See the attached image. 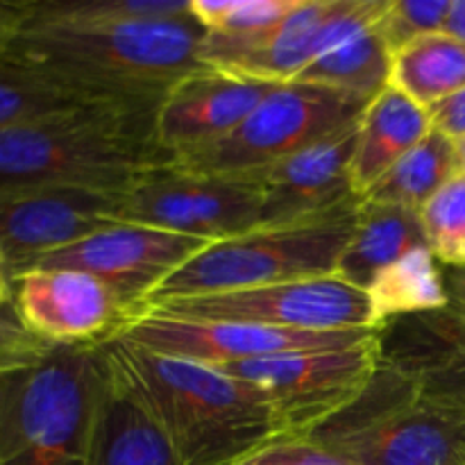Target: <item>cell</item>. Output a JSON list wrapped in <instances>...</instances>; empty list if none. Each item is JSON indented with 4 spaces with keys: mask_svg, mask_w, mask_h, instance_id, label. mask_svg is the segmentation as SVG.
Masks as SVG:
<instances>
[{
    "mask_svg": "<svg viewBox=\"0 0 465 465\" xmlns=\"http://www.w3.org/2000/svg\"><path fill=\"white\" fill-rule=\"evenodd\" d=\"M443 32L465 45V0H452V9H450Z\"/></svg>",
    "mask_w": 465,
    "mask_h": 465,
    "instance_id": "obj_36",
    "label": "cell"
},
{
    "mask_svg": "<svg viewBox=\"0 0 465 465\" xmlns=\"http://www.w3.org/2000/svg\"><path fill=\"white\" fill-rule=\"evenodd\" d=\"M375 325L450 307L445 272L430 248H418L391 263L366 289Z\"/></svg>",
    "mask_w": 465,
    "mask_h": 465,
    "instance_id": "obj_23",
    "label": "cell"
},
{
    "mask_svg": "<svg viewBox=\"0 0 465 465\" xmlns=\"http://www.w3.org/2000/svg\"><path fill=\"white\" fill-rule=\"evenodd\" d=\"M204 32L193 14L104 25L23 18L9 54L84 103L159 107L182 77L207 66L200 59Z\"/></svg>",
    "mask_w": 465,
    "mask_h": 465,
    "instance_id": "obj_2",
    "label": "cell"
},
{
    "mask_svg": "<svg viewBox=\"0 0 465 465\" xmlns=\"http://www.w3.org/2000/svg\"><path fill=\"white\" fill-rule=\"evenodd\" d=\"M381 366L380 330L354 343L216 366L268 395L289 439H309L348 409Z\"/></svg>",
    "mask_w": 465,
    "mask_h": 465,
    "instance_id": "obj_8",
    "label": "cell"
},
{
    "mask_svg": "<svg viewBox=\"0 0 465 465\" xmlns=\"http://www.w3.org/2000/svg\"><path fill=\"white\" fill-rule=\"evenodd\" d=\"M389 86L422 107L465 89V45L445 32H434L393 54Z\"/></svg>",
    "mask_w": 465,
    "mask_h": 465,
    "instance_id": "obj_24",
    "label": "cell"
},
{
    "mask_svg": "<svg viewBox=\"0 0 465 465\" xmlns=\"http://www.w3.org/2000/svg\"><path fill=\"white\" fill-rule=\"evenodd\" d=\"M357 132L359 121L271 166L243 173L262 186L263 204L259 227L309 221L357 200L359 195L354 193L350 177Z\"/></svg>",
    "mask_w": 465,
    "mask_h": 465,
    "instance_id": "obj_16",
    "label": "cell"
},
{
    "mask_svg": "<svg viewBox=\"0 0 465 465\" xmlns=\"http://www.w3.org/2000/svg\"><path fill=\"white\" fill-rule=\"evenodd\" d=\"M381 359L422 398L465 418V313L454 309L395 318L380 327Z\"/></svg>",
    "mask_w": 465,
    "mask_h": 465,
    "instance_id": "obj_17",
    "label": "cell"
},
{
    "mask_svg": "<svg viewBox=\"0 0 465 465\" xmlns=\"http://www.w3.org/2000/svg\"><path fill=\"white\" fill-rule=\"evenodd\" d=\"M463 266H465V259H463Z\"/></svg>",
    "mask_w": 465,
    "mask_h": 465,
    "instance_id": "obj_38",
    "label": "cell"
},
{
    "mask_svg": "<svg viewBox=\"0 0 465 465\" xmlns=\"http://www.w3.org/2000/svg\"><path fill=\"white\" fill-rule=\"evenodd\" d=\"M239 465H350L312 439H280Z\"/></svg>",
    "mask_w": 465,
    "mask_h": 465,
    "instance_id": "obj_30",
    "label": "cell"
},
{
    "mask_svg": "<svg viewBox=\"0 0 465 465\" xmlns=\"http://www.w3.org/2000/svg\"><path fill=\"white\" fill-rule=\"evenodd\" d=\"M191 14V0H30L25 18L77 25L162 21Z\"/></svg>",
    "mask_w": 465,
    "mask_h": 465,
    "instance_id": "obj_27",
    "label": "cell"
},
{
    "mask_svg": "<svg viewBox=\"0 0 465 465\" xmlns=\"http://www.w3.org/2000/svg\"><path fill=\"white\" fill-rule=\"evenodd\" d=\"M457 173V145L445 134L431 130L368 193H363L361 200L395 204V207H407L420 213V209Z\"/></svg>",
    "mask_w": 465,
    "mask_h": 465,
    "instance_id": "obj_25",
    "label": "cell"
},
{
    "mask_svg": "<svg viewBox=\"0 0 465 465\" xmlns=\"http://www.w3.org/2000/svg\"><path fill=\"white\" fill-rule=\"evenodd\" d=\"M123 193L77 186H32L0 193V254L9 272L116 225Z\"/></svg>",
    "mask_w": 465,
    "mask_h": 465,
    "instance_id": "obj_13",
    "label": "cell"
},
{
    "mask_svg": "<svg viewBox=\"0 0 465 465\" xmlns=\"http://www.w3.org/2000/svg\"><path fill=\"white\" fill-rule=\"evenodd\" d=\"M375 23H366L339 36L293 82L327 86L354 98H375L389 86L393 64V54L386 48Z\"/></svg>",
    "mask_w": 465,
    "mask_h": 465,
    "instance_id": "obj_22",
    "label": "cell"
},
{
    "mask_svg": "<svg viewBox=\"0 0 465 465\" xmlns=\"http://www.w3.org/2000/svg\"><path fill=\"white\" fill-rule=\"evenodd\" d=\"M431 130L427 107L393 86L380 91L359 118L357 145L350 163L354 193L359 198L368 193Z\"/></svg>",
    "mask_w": 465,
    "mask_h": 465,
    "instance_id": "obj_18",
    "label": "cell"
},
{
    "mask_svg": "<svg viewBox=\"0 0 465 465\" xmlns=\"http://www.w3.org/2000/svg\"><path fill=\"white\" fill-rule=\"evenodd\" d=\"M157 107L84 103L0 132V193L32 186L125 193L171 163L154 134Z\"/></svg>",
    "mask_w": 465,
    "mask_h": 465,
    "instance_id": "obj_3",
    "label": "cell"
},
{
    "mask_svg": "<svg viewBox=\"0 0 465 465\" xmlns=\"http://www.w3.org/2000/svg\"><path fill=\"white\" fill-rule=\"evenodd\" d=\"M262 204V186L250 175H213L163 163L123 193L118 221L216 243L257 230Z\"/></svg>",
    "mask_w": 465,
    "mask_h": 465,
    "instance_id": "obj_9",
    "label": "cell"
},
{
    "mask_svg": "<svg viewBox=\"0 0 465 465\" xmlns=\"http://www.w3.org/2000/svg\"><path fill=\"white\" fill-rule=\"evenodd\" d=\"M25 18V3L0 0V57L9 53Z\"/></svg>",
    "mask_w": 465,
    "mask_h": 465,
    "instance_id": "obj_33",
    "label": "cell"
},
{
    "mask_svg": "<svg viewBox=\"0 0 465 465\" xmlns=\"http://www.w3.org/2000/svg\"><path fill=\"white\" fill-rule=\"evenodd\" d=\"M457 145V162H459V173H465V136L463 139L454 141Z\"/></svg>",
    "mask_w": 465,
    "mask_h": 465,
    "instance_id": "obj_37",
    "label": "cell"
},
{
    "mask_svg": "<svg viewBox=\"0 0 465 465\" xmlns=\"http://www.w3.org/2000/svg\"><path fill=\"white\" fill-rule=\"evenodd\" d=\"M109 380L104 345H53L0 372V465H86Z\"/></svg>",
    "mask_w": 465,
    "mask_h": 465,
    "instance_id": "obj_4",
    "label": "cell"
},
{
    "mask_svg": "<svg viewBox=\"0 0 465 465\" xmlns=\"http://www.w3.org/2000/svg\"><path fill=\"white\" fill-rule=\"evenodd\" d=\"M84 104L48 75L14 54L0 57V132Z\"/></svg>",
    "mask_w": 465,
    "mask_h": 465,
    "instance_id": "obj_26",
    "label": "cell"
},
{
    "mask_svg": "<svg viewBox=\"0 0 465 465\" xmlns=\"http://www.w3.org/2000/svg\"><path fill=\"white\" fill-rule=\"evenodd\" d=\"M104 350L162 430L177 465H239L289 439L268 395L241 377L125 339H114Z\"/></svg>",
    "mask_w": 465,
    "mask_h": 465,
    "instance_id": "obj_1",
    "label": "cell"
},
{
    "mask_svg": "<svg viewBox=\"0 0 465 465\" xmlns=\"http://www.w3.org/2000/svg\"><path fill=\"white\" fill-rule=\"evenodd\" d=\"M452 0H389L377 18V32L391 54L434 32H443Z\"/></svg>",
    "mask_w": 465,
    "mask_h": 465,
    "instance_id": "obj_29",
    "label": "cell"
},
{
    "mask_svg": "<svg viewBox=\"0 0 465 465\" xmlns=\"http://www.w3.org/2000/svg\"><path fill=\"white\" fill-rule=\"evenodd\" d=\"M7 313H16L14 312V277L0 254V316H7Z\"/></svg>",
    "mask_w": 465,
    "mask_h": 465,
    "instance_id": "obj_35",
    "label": "cell"
},
{
    "mask_svg": "<svg viewBox=\"0 0 465 465\" xmlns=\"http://www.w3.org/2000/svg\"><path fill=\"white\" fill-rule=\"evenodd\" d=\"M368 103L304 82L275 84L232 134L171 163L213 175L259 171L354 125Z\"/></svg>",
    "mask_w": 465,
    "mask_h": 465,
    "instance_id": "obj_7",
    "label": "cell"
},
{
    "mask_svg": "<svg viewBox=\"0 0 465 465\" xmlns=\"http://www.w3.org/2000/svg\"><path fill=\"white\" fill-rule=\"evenodd\" d=\"M21 325L50 345H107L139 316L95 275L73 268H30L14 277Z\"/></svg>",
    "mask_w": 465,
    "mask_h": 465,
    "instance_id": "obj_11",
    "label": "cell"
},
{
    "mask_svg": "<svg viewBox=\"0 0 465 465\" xmlns=\"http://www.w3.org/2000/svg\"><path fill=\"white\" fill-rule=\"evenodd\" d=\"M375 330L298 331L236 321H200L143 309L118 339L159 354L203 361L209 366L250 361L298 350L331 348L366 339Z\"/></svg>",
    "mask_w": 465,
    "mask_h": 465,
    "instance_id": "obj_14",
    "label": "cell"
},
{
    "mask_svg": "<svg viewBox=\"0 0 465 465\" xmlns=\"http://www.w3.org/2000/svg\"><path fill=\"white\" fill-rule=\"evenodd\" d=\"M445 286L450 295V309L465 313V266L445 268Z\"/></svg>",
    "mask_w": 465,
    "mask_h": 465,
    "instance_id": "obj_34",
    "label": "cell"
},
{
    "mask_svg": "<svg viewBox=\"0 0 465 465\" xmlns=\"http://www.w3.org/2000/svg\"><path fill=\"white\" fill-rule=\"evenodd\" d=\"M418 248H430L420 213L407 207L361 200L357 227L341 257L336 275L366 291L384 268Z\"/></svg>",
    "mask_w": 465,
    "mask_h": 465,
    "instance_id": "obj_21",
    "label": "cell"
},
{
    "mask_svg": "<svg viewBox=\"0 0 465 465\" xmlns=\"http://www.w3.org/2000/svg\"><path fill=\"white\" fill-rule=\"evenodd\" d=\"M209 245L212 241L195 236L116 223L71 248L48 254L32 268H73L89 272L112 286L141 313L154 293Z\"/></svg>",
    "mask_w": 465,
    "mask_h": 465,
    "instance_id": "obj_12",
    "label": "cell"
},
{
    "mask_svg": "<svg viewBox=\"0 0 465 465\" xmlns=\"http://www.w3.org/2000/svg\"><path fill=\"white\" fill-rule=\"evenodd\" d=\"M86 465H177L162 430L127 389L112 361Z\"/></svg>",
    "mask_w": 465,
    "mask_h": 465,
    "instance_id": "obj_20",
    "label": "cell"
},
{
    "mask_svg": "<svg viewBox=\"0 0 465 465\" xmlns=\"http://www.w3.org/2000/svg\"><path fill=\"white\" fill-rule=\"evenodd\" d=\"M431 118V127L448 139L459 141L465 136V89L457 91L450 98L427 107Z\"/></svg>",
    "mask_w": 465,
    "mask_h": 465,
    "instance_id": "obj_32",
    "label": "cell"
},
{
    "mask_svg": "<svg viewBox=\"0 0 465 465\" xmlns=\"http://www.w3.org/2000/svg\"><path fill=\"white\" fill-rule=\"evenodd\" d=\"M145 309L200 321H236L298 331L380 330L371 300L343 277L286 282L227 293L157 300Z\"/></svg>",
    "mask_w": 465,
    "mask_h": 465,
    "instance_id": "obj_10",
    "label": "cell"
},
{
    "mask_svg": "<svg viewBox=\"0 0 465 465\" xmlns=\"http://www.w3.org/2000/svg\"><path fill=\"white\" fill-rule=\"evenodd\" d=\"M427 245L440 266H463L465 259V173H457L420 209Z\"/></svg>",
    "mask_w": 465,
    "mask_h": 465,
    "instance_id": "obj_28",
    "label": "cell"
},
{
    "mask_svg": "<svg viewBox=\"0 0 465 465\" xmlns=\"http://www.w3.org/2000/svg\"><path fill=\"white\" fill-rule=\"evenodd\" d=\"M359 204L357 198L325 216L216 241L182 266L148 304L336 275L357 227Z\"/></svg>",
    "mask_w": 465,
    "mask_h": 465,
    "instance_id": "obj_5",
    "label": "cell"
},
{
    "mask_svg": "<svg viewBox=\"0 0 465 465\" xmlns=\"http://www.w3.org/2000/svg\"><path fill=\"white\" fill-rule=\"evenodd\" d=\"M272 86L213 66L189 73L157 107L154 134L159 148L177 162L218 143L257 109Z\"/></svg>",
    "mask_w": 465,
    "mask_h": 465,
    "instance_id": "obj_15",
    "label": "cell"
},
{
    "mask_svg": "<svg viewBox=\"0 0 465 465\" xmlns=\"http://www.w3.org/2000/svg\"><path fill=\"white\" fill-rule=\"evenodd\" d=\"M309 439L350 465H465V418L381 359L368 389Z\"/></svg>",
    "mask_w": 465,
    "mask_h": 465,
    "instance_id": "obj_6",
    "label": "cell"
},
{
    "mask_svg": "<svg viewBox=\"0 0 465 465\" xmlns=\"http://www.w3.org/2000/svg\"><path fill=\"white\" fill-rule=\"evenodd\" d=\"M50 348L53 345L21 325L16 313L0 316V372L39 361Z\"/></svg>",
    "mask_w": 465,
    "mask_h": 465,
    "instance_id": "obj_31",
    "label": "cell"
},
{
    "mask_svg": "<svg viewBox=\"0 0 465 465\" xmlns=\"http://www.w3.org/2000/svg\"><path fill=\"white\" fill-rule=\"evenodd\" d=\"M336 0H300L282 23L257 36L248 53L221 71L284 84L325 53L331 36Z\"/></svg>",
    "mask_w": 465,
    "mask_h": 465,
    "instance_id": "obj_19",
    "label": "cell"
}]
</instances>
